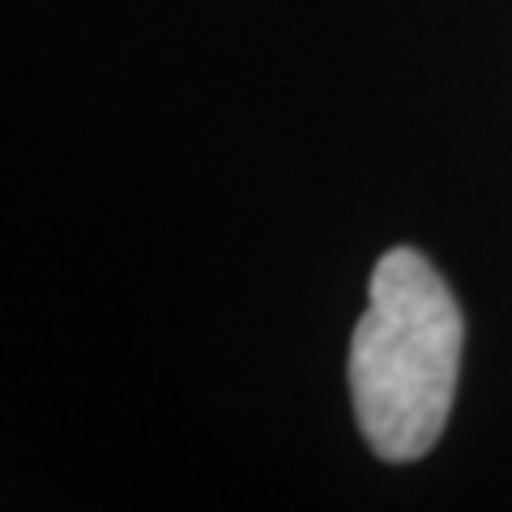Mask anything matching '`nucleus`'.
<instances>
[{
  "mask_svg": "<svg viewBox=\"0 0 512 512\" xmlns=\"http://www.w3.org/2000/svg\"><path fill=\"white\" fill-rule=\"evenodd\" d=\"M466 320L414 248H389L350 338V402L380 461H419L444 436L457 397Z\"/></svg>",
  "mask_w": 512,
  "mask_h": 512,
  "instance_id": "1",
  "label": "nucleus"
}]
</instances>
